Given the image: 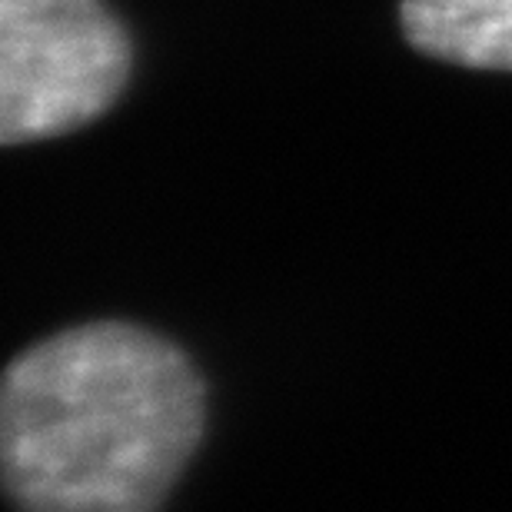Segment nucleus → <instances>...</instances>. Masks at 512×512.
Masks as SVG:
<instances>
[{
  "instance_id": "f257e3e1",
  "label": "nucleus",
  "mask_w": 512,
  "mask_h": 512,
  "mask_svg": "<svg viewBox=\"0 0 512 512\" xmlns=\"http://www.w3.org/2000/svg\"><path fill=\"white\" fill-rule=\"evenodd\" d=\"M207 393L190 356L104 320L14 356L0 466L20 512H160L200 446Z\"/></svg>"
},
{
  "instance_id": "f03ea898",
  "label": "nucleus",
  "mask_w": 512,
  "mask_h": 512,
  "mask_svg": "<svg viewBox=\"0 0 512 512\" xmlns=\"http://www.w3.org/2000/svg\"><path fill=\"white\" fill-rule=\"evenodd\" d=\"M130 40L100 0H0V140L87 127L130 80Z\"/></svg>"
},
{
  "instance_id": "7ed1b4c3",
  "label": "nucleus",
  "mask_w": 512,
  "mask_h": 512,
  "mask_svg": "<svg viewBox=\"0 0 512 512\" xmlns=\"http://www.w3.org/2000/svg\"><path fill=\"white\" fill-rule=\"evenodd\" d=\"M399 20L429 57L512 74V0H403Z\"/></svg>"
}]
</instances>
